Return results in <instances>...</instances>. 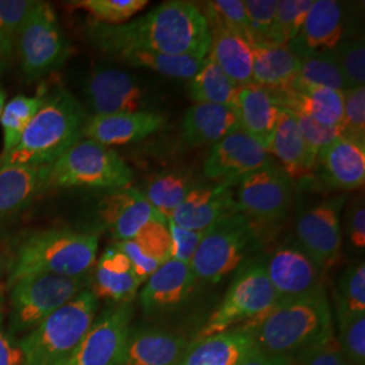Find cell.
Instances as JSON below:
<instances>
[{
    "mask_svg": "<svg viewBox=\"0 0 365 365\" xmlns=\"http://www.w3.org/2000/svg\"><path fill=\"white\" fill-rule=\"evenodd\" d=\"M87 36L95 48L115 57L143 51L206 58L210 49L205 14L194 3L184 0L161 3L123 25L92 22L87 27Z\"/></svg>",
    "mask_w": 365,
    "mask_h": 365,
    "instance_id": "1",
    "label": "cell"
},
{
    "mask_svg": "<svg viewBox=\"0 0 365 365\" xmlns=\"http://www.w3.org/2000/svg\"><path fill=\"white\" fill-rule=\"evenodd\" d=\"M244 327L250 330L259 352L292 360L336 330L327 292L307 299L277 302Z\"/></svg>",
    "mask_w": 365,
    "mask_h": 365,
    "instance_id": "2",
    "label": "cell"
},
{
    "mask_svg": "<svg viewBox=\"0 0 365 365\" xmlns=\"http://www.w3.org/2000/svg\"><path fill=\"white\" fill-rule=\"evenodd\" d=\"M86 122L83 106L66 88L42 93L38 111L13 150L0 155V165H51L81 140Z\"/></svg>",
    "mask_w": 365,
    "mask_h": 365,
    "instance_id": "3",
    "label": "cell"
},
{
    "mask_svg": "<svg viewBox=\"0 0 365 365\" xmlns=\"http://www.w3.org/2000/svg\"><path fill=\"white\" fill-rule=\"evenodd\" d=\"M99 247V235L72 229H48L26 237L14 252L7 286L36 274L88 277Z\"/></svg>",
    "mask_w": 365,
    "mask_h": 365,
    "instance_id": "4",
    "label": "cell"
},
{
    "mask_svg": "<svg viewBox=\"0 0 365 365\" xmlns=\"http://www.w3.org/2000/svg\"><path fill=\"white\" fill-rule=\"evenodd\" d=\"M96 312L98 299L91 289L81 291L19 339L25 365H68L92 327Z\"/></svg>",
    "mask_w": 365,
    "mask_h": 365,
    "instance_id": "5",
    "label": "cell"
},
{
    "mask_svg": "<svg viewBox=\"0 0 365 365\" xmlns=\"http://www.w3.org/2000/svg\"><path fill=\"white\" fill-rule=\"evenodd\" d=\"M259 223L241 211L209 227L190 262L196 280L218 283L238 271L259 242Z\"/></svg>",
    "mask_w": 365,
    "mask_h": 365,
    "instance_id": "6",
    "label": "cell"
},
{
    "mask_svg": "<svg viewBox=\"0 0 365 365\" xmlns=\"http://www.w3.org/2000/svg\"><path fill=\"white\" fill-rule=\"evenodd\" d=\"M133 170L113 148L92 140H80L49 165L51 188H101L129 187Z\"/></svg>",
    "mask_w": 365,
    "mask_h": 365,
    "instance_id": "7",
    "label": "cell"
},
{
    "mask_svg": "<svg viewBox=\"0 0 365 365\" xmlns=\"http://www.w3.org/2000/svg\"><path fill=\"white\" fill-rule=\"evenodd\" d=\"M277 303L264 262L244 264L235 274L220 306L197 331L196 339L244 327L267 313Z\"/></svg>",
    "mask_w": 365,
    "mask_h": 365,
    "instance_id": "8",
    "label": "cell"
},
{
    "mask_svg": "<svg viewBox=\"0 0 365 365\" xmlns=\"http://www.w3.org/2000/svg\"><path fill=\"white\" fill-rule=\"evenodd\" d=\"M88 277L36 274L10 284V333H30L56 310L78 297Z\"/></svg>",
    "mask_w": 365,
    "mask_h": 365,
    "instance_id": "9",
    "label": "cell"
},
{
    "mask_svg": "<svg viewBox=\"0 0 365 365\" xmlns=\"http://www.w3.org/2000/svg\"><path fill=\"white\" fill-rule=\"evenodd\" d=\"M21 72L29 81L64 66L71 48L52 6L37 1L18 38Z\"/></svg>",
    "mask_w": 365,
    "mask_h": 365,
    "instance_id": "10",
    "label": "cell"
},
{
    "mask_svg": "<svg viewBox=\"0 0 365 365\" xmlns=\"http://www.w3.org/2000/svg\"><path fill=\"white\" fill-rule=\"evenodd\" d=\"M235 199L242 214L256 223H274L289 210L295 182L280 165H268L237 182Z\"/></svg>",
    "mask_w": 365,
    "mask_h": 365,
    "instance_id": "11",
    "label": "cell"
},
{
    "mask_svg": "<svg viewBox=\"0 0 365 365\" xmlns=\"http://www.w3.org/2000/svg\"><path fill=\"white\" fill-rule=\"evenodd\" d=\"M83 92L93 115L150 111V92L141 78L115 68H98L84 80Z\"/></svg>",
    "mask_w": 365,
    "mask_h": 365,
    "instance_id": "12",
    "label": "cell"
},
{
    "mask_svg": "<svg viewBox=\"0 0 365 365\" xmlns=\"http://www.w3.org/2000/svg\"><path fill=\"white\" fill-rule=\"evenodd\" d=\"M345 200V194L330 197L300 212L297 220L298 245L324 272L331 268L341 256L342 230L339 215Z\"/></svg>",
    "mask_w": 365,
    "mask_h": 365,
    "instance_id": "13",
    "label": "cell"
},
{
    "mask_svg": "<svg viewBox=\"0 0 365 365\" xmlns=\"http://www.w3.org/2000/svg\"><path fill=\"white\" fill-rule=\"evenodd\" d=\"M134 307L111 303L95 318L68 365H119L130 337Z\"/></svg>",
    "mask_w": 365,
    "mask_h": 365,
    "instance_id": "14",
    "label": "cell"
},
{
    "mask_svg": "<svg viewBox=\"0 0 365 365\" xmlns=\"http://www.w3.org/2000/svg\"><path fill=\"white\" fill-rule=\"evenodd\" d=\"M264 267L277 302L307 299L327 292L324 286L325 272L298 242L279 247L264 262Z\"/></svg>",
    "mask_w": 365,
    "mask_h": 365,
    "instance_id": "15",
    "label": "cell"
},
{
    "mask_svg": "<svg viewBox=\"0 0 365 365\" xmlns=\"http://www.w3.org/2000/svg\"><path fill=\"white\" fill-rule=\"evenodd\" d=\"M272 163L265 146L242 130L212 145L205 160L206 178L217 182L237 184L242 178Z\"/></svg>",
    "mask_w": 365,
    "mask_h": 365,
    "instance_id": "16",
    "label": "cell"
},
{
    "mask_svg": "<svg viewBox=\"0 0 365 365\" xmlns=\"http://www.w3.org/2000/svg\"><path fill=\"white\" fill-rule=\"evenodd\" d=\"M96 214L117 242L131 240L149 222L165 218L152 207L143 191L130 185L108 191L99 200Z\"/></svg>",
    "mask_w": 365,
    "mask_h": 365,
    "instance_id": "17",
    "label": "cell"
},
{
    "mask_svg": "<svg viewBox=\"0 0 365 365\" xmlns=\"http://www.w3.org/2000/svg\"><path fill=\"white\" fill-rule=\"evenodd\" d=\"M232 188L233 184L229 182L192 187L168 220L187 230L206 232L225 217L240 211Z\"/></svg>",
    "mask_w": 365,
    "mask_h": 365,
    "instance_id": "18",
    "label": "cell"
},
{
    "mask_svg": "<svg viewBox=\"0 0 365 365\" xmlns=\"http://www.w3.org/2000/svg\"><path fill=\"white\" fill-rule=\"evenodd\" d=\"M190 264L170 259L145 280L140 292V304L145 314L160 315L180 307L196 284Z\"/></svg>",
    "mask_w": 365,
    "mask_h": 365,
    "instance_id": "19",
    "label": "cell"
},
{
    "mask_svg": "<svg viewBox=\"0 0 365 365\" xmlns=\"http://www.w3.org/2000/svg\"><path fill=\"white\" fill-rule=\"evenodd\" d=\"M165 122V117L155 110L92 115L87 118L83 137L108 148L133 144L163 129Z\"/></svg>",
    "mask_w": 365,
    "mask_h": 365,
    "instance_id": "20",
    "label": "cell"
},
{
    "mask_svg": "<svg viewBox=\"0 0 365 365\" xmlns=\"http://www.w3.org/2000/svg\"><path fill=\"white\" fill-rule=\"evenodd\" d=\"M344 13L339 1L315 0L298 36L288 43V49L300 60L333 51L344 39Z\"/></svg>",
    "mask_w": 365,
    "mask_h": 365,
    "instance_id": "21",
    "label": "cell"
},
{
    "mask_svg": "<svg viewBox=\"0 0 365 365\" xmlns=\"http://www.w3.org/2000/svg\"><path fill=\"white\" fill-rule=\"evenodd\" d=\"M190 344L182 334L170 330L131 329L119 365H180Z\"/></svg>",
    "mask_w": 365,
    "mask_h": 365,
    "instance_id": "22",
    "label": "cell"
},
{
    "mask_svg": "<svg viewBox=\"0 0 365 365\" xmlns=\"http://www.w3.org/2000/svg\"><path fill=\"white\" fill-rule=\"evenodd\" d=\"M269 156H274L280 167L295 182L312 176L318 156L304 141L292 113L280 108L274 134L265 146Z\"/></svg>",
    "mask_w": 365,
    "mask_h": 365,
    "instance_id": "23",
    "label": "cell"
},
{
    "mask_svg": "<svg viewBox=\"0 0 365 365\" xmlns=\"http://www.w3.org/2000/svg\"><path fill=\"white\" fill-rule=\"evenodd\" d=\"M259 353L248 327H240L195 339L180 365H240Z\"/></svg>",
    "mask_w": 365,
    "mask_h": 365,
    "instance_id": "24",
    "label": "cell"
},
{
    "mask_svg": "<svg viewBox=\"0 0 365 365\" xmlns=\"http://www.w3.org/2000/svg\"><path fill=\"white\" fill-rule=\"evenodd\" d=\"M93 267L91 291L96 299L131 303L144 284L128 256L115 244L106 249Z\"/></svg>",
    "mask_w": 365,
    "mask_h": 365,
    "instance_id": "25",
    "label": "cell"
},
{
    "mask_svg": "<svg viewBox=\"0 0 365 365\" xmlns=\"http://www.w3.org/2000/svg\"><path fill=\"white\" fill-rule=\"evenodd\" d=\"M282 108L299 113L331 128H341L344 119V91L294 83L286 90L274 91Z\"/></svg>",
    "mask_w": 365,
    "mask_h": 365,
    "instance_id": "26",
    "label": "cell"
},
{
    "mask_svg": "<svg viewBox=\"0 0 365 365\" xmlns=\"http://www.w3.org/2000/svg\"><path fill=\"white\" fill-rule=\"evenodd\" d=\"M130 260L138 277L145 280L172 259V238L167 218L150 221L131 240L115 242Z\"/></svg>",
    "mask_w": 365,
    "mask_h": 365,
    "instance_id": "27",
    "label": "cell"
},
{
    "mask_svg": "<svg viewBox=\"0 0 365 365\" xmlns=\"http://www.w3.org/2000/svg\"><path fill=\"white\" fill-rule=\"evenodd\" d=\"M325 182L339 190L352 191L365 182V144L339 137L317 160Z\"/></svg>",
    "mask_w": 365,
    "mask_h": 365,
    "instance_id": "28",
    "label": "cell"
},
{
    "mask_svg": "<svg viewBox=\"0 0 365 365\" xmlns=\"http://www.w3.org/2000/svg\"><path fill=\"white\" fill-rule=\"evenodd\" d=\"M49 190V165H0V220Z\"/></svg>",
    "mask_w": 365,
    "mask_h": 365,
    "instance_id": "29",
    "label": "cell"
},
{
    "mask_svg": "<svg viewBox=\"0 0 365 365\" xmlns=\"http://www.w3.org/2000/svg\"><path fill=\"white\" fill-rule=\"evenodd\" d=\"M280 108L274 91L256 84L241 87L235 105L240 130L267 146L274 134Z\"/></svg>",
    "mask_w": 365,
    "mask_h": 365,
    "instance_id": "30",
    "label": "cell"
},
{
    "mask_svg": "<svg viewBox=\"0 0 365 365\" xmlns=\"http://www.w3.org/2000/svg\"><path fill=\"white\" fill-rule=\"evenodd\" d=\"M237 130H240L237 110L230 106L195 103L182 118V138L191 146L217 144Z\"/></svg>",
    "mask_w": 365,
    "mask_h": 365,
    "instance_id": "31",
    "label": "cell"
},
{
    "mask_svg": "<svg viewBox=\"0 0 365 365\" xmlns=\"http://www.w3.org/2000/svg\"><path fill=\"white\" fill-rule=\"evenodd\" d=\"M210 58L238 87L253 84V48L248 41L221 27L209 26Z\"/></svg>",
    "mask_w": 365,
    "mask_h": 365,
    "instance_id": "32",
    "label": "cell"
},
{
    "mask_svg": "<svg viewBox=\"0 0 365 365\" xmlns=\"http://www.w3.org/2000/svg\"><path fill=\"white\" fill-rule=\"evenodd\" d=\"M253 48V84L271 91L292 86L300 71V58L288 46L256 43Z\"/></svg>",
    "mask_w": 365,
    "mask_h": 365,
    "instance_id": "33",
    "label": "cell"
},
{
    "mask_svg": "<svg viewBox=\"0 0 365 365\" xmlns=\"http://www.w3.org/2000/svg\"><path fill=\"white\" fill-rule=\"evenodd\" d=\"M240 88L209 56L195 75L188 80V93L195 103L235 107Z\"/></svg>",
    "mask_w": 365,
    "mask_h": 365,
    "instance_id": "34",
    "label": "cell"
},
{
    "mask_svg": "<svg viewBox=\"0 0 365 365\" xmlns=\"http://www.w3.org/2000/svg\"><path fill=\"white\" fill-rule=\"evenodd\" d=\"M134 68H145L160 75L180 80H190L199 71L206 58L191 56H176L156 52H129L118 57Z\"/></svg>",
    "mask_w": 365,
    "mask_h": 365,
    "instance_id": "35",
    "label": "cell"
},
{
    "mask_svg": "<svg viewBox=\"0 0 365 365\" xmlns=\"http://www.w3.org/2000/svg\"><path fill=\"white\" fill-rule=\"evenodd\" d=\"M190 180L176 172H164L156 175L145 190L144 195L152 207L167 220L182 205L191 190Z\"/></svg>",
    "mask_w": 365,
    "mask_h": 365,
    "instance_id": "36",
    "label": "cell"
},
{
    "mask_svg": "<svg viewBox=\"0 0 365 365\" xmlns=\"http://www.w3.org/2000/svg\"><path fill=\"white\" fill-rule=\"evenodd\" d=\"M42 95L26 96L16 95L6 103L0 115V125L3 128V152L9 153L18 145L30 120L38 111Z\"/></svg>",
    "mask_w": 365,
    "mask_h": 365,
    "instance_id": "37",
    "label": "cell"
},
{
    "mask_svg": "<svg viewBox=\"0 0 365 365\" xmlns=\"http://www.w3.org/2000/svg\"><path fill=\"white\" fill-rule=\"evenodd\" d=\"M312 4L313 0H279L274 24L264 43L287 46L298 36Z\"/></svg>",
    "mask_w": 365,
    "mask_h": 365,
    "instance_id": "38",
    "label": "cell"
},
{
    "mask_svg": "<svg viewBox=\"0 0 365 365\" xmlns=\"http://www.w3.org/2000/svg\"><path fill=\"white\" fill-rule=\"evenodd\" d=\"M295 83L327 87L339 91L348 88L331 51L302 58L299 75Z\"/></svg>",
    "mask_w": 365,
    "mask_h": 365,
    "instance_id": "39",
    "label": "cell"
},
{
    "mask_svg": "<svg viewBox=\"0 0 365 365\" xmlns=\"http://www.w3.org/2000/svg\"><path fill=\"white\" fill-rule=\"evenodd\" d=\"M73 7L92 15L103 25H123L149 4L148 0H78L71 3Z\"/></svg>",
    "mask_w": 365,
    "mask_h": 365,
    "instance_id": "40",
    "label": "cell"
},
{
    "mask_svg": "<svg viewBox=\"0 0 365 365\" xmlns=\"http://www.w3.org/2000/svg\"><path fill=\"white\" fill-rule=\"evenodd\" d=\"M339 348L352 365H365V314H351L336 309Z\"/></svg>",
    "mask_w": 365,
    "mask_h": 365,
    "instance_id": "41",
    "label": "cell"
},
{
    "mask_svg": "<svg viewBox=\"0 0 365 365\" xmlns=\"http://www.w3.org/2000/svg\"><path fill=\"white\" fill-rule=\"evenodd\" d=\"M37 1L0 0V48L9 60Z\"/></svg>",
    "mask_w": 365,
    "mask_h": 365,
    "instance_id": "42",
    "label": "cell"
},
{
    "mask_svg": "<svg viewBox=\"0 0 365 365\" xmlns=\"http://www.w3.org/2000/svg\"><path fill=\"white\" fill-rule=\"evenodd\" d=\"M336 309L351 314H365V265L359 261L345 268L334 292Z\"/></svg>",
    "mask_w": 365,
    "mask_h": 365,
    "instance_id": "43",
    "label": "cell"
},
{
    "mask_svg": "<svg viewBox=\"0 0 365 365\" xmlns=\"http://www.w3.org/2000/svg\"><path fill=\"white\" fill-rule=\"evenodd\" d=\"M209 26L221 27L242 38L249 39L248 18L244 0H214L206 1L202 10Z\"/></svg>",
    "mask_w": 365,
    "mask_h": 365,
    "instance_id": "44",
    "label": "cell"
},
{
    "mask_svg": "<svg viewBox=\"0 0 365 365\" xmlns=\"http://www.w3.org/2000/svg\"><path fill=\"white\" fill-rule=\"evenodd\" d=\"M346 87H361L365 84V46L363 38H344L331 51Z\"/></svg>",
    "mask_w": 365,
    "mask_h": 365,
    "instance_id": "45",
    "label": "cell"
},
{
    "mask_svg": "<svg viewBox=\"0 0 365 365\" xmlns=\"http://www.w3.org/2000/svg\"><path fill=\"white\" fill-rule=\"evenodd\" d=\"M342 137L365 144V87H353L344 91Z\"/></svg>",
    "mask_w": 365,
    "mask_h": 365,
    "instance_id": "46",
    "label": "cell"
},
{
    "mask_svg": "<svg viewBox=\"0 0 365 365\" xmlns=\"http://www.w3.org/2000/svg\"><path fill=\"white\" fill-rule=\"evenodd\" d=\"M277 0H247L245 11L248 18L250 45L267 42L274 24Z\"/></svg>",
    "mask_w": 365,
    "mask_h": 365,
    "instance_id": "47",
    "label": "cell"
},
{
    "mask_svg": "<svg viewBox=\"0 0 365 365\" xmlns=\"http://www.w3.org/2000/svg\"><path fill=\"white\" fill-rule=\"evenodd\" d=\"M297 120V125L299 128L300 134L304 138V141L314 150V153L318 156L325 148L333 144L339 137H342L341 128H331L325 126L312 118L306 117L299 113L291 111Z\"/></svg>",
    "mask_w": 365,
    "mask_h": 365,
    "instance_id": "48",
    "label": "cell"
},
{
    "mask_svg": "<svg viewBox=\"0 0 365 365\" xmlns=\"http://www.w3.org/2000/svg\"><path fill=\"white\" fill-rule=\"evenodd\" d=\"M294 365H352L339 348L336 330L295 360Z\"/></svg>",
    "mask_w": 365,
    "mask_h": 365,
    "instance_id": "49",
    "label": "cell"
},
{
    "mask_svg": "<svg viewBox=\"0 0 365 365\" xmlns=\"http://www.w3.org/2000/svg\"><path fill=\"white\" fill-rule=\"evenodd\" d=\"M172 238V259L190 264L199 247L205 232H192L182 229L168 220Z\"/></svg>",
    "mask_w": 365,
    "mask_h": 365,
    "instance_id": "50",
    "label": "cell"
},
{
    "mask_svg": "<svg viewBox=\"0 0 365 365\" xmlns=\"http://www.w3.org/2000/svg\"><path fill=\"white\" fill-rule=\"evenodd\" d=\"M345 225H346V235L357 250H364L365 248V207L364 197L356 196L348 206L345 214Z\"/></svg>",
    "mask_w": 365,
    "mask_h": 365,
    "instance_id": "51",
    "label": "cell"
},
{
    "mask_svg": "<svg viewBox=\"0 0 365 365\" xmlns=\"http://www.w3.org/2000/svg\"><path fill=\"white\" fill-rule=\"evenodd\" d=\"M0 365H25L24 351L19 339L0 329Z\"/></svg>",
    "mask_w": 365,
    "mask_h": 365,
    "instance_id": "52",
    "label": "cell"
},
{
    "mask_svg": "<svg viewBox=\"0 0 365 365\" xmlns=\"http://www.w3.org/2000/svg\"><path fill=\"white\" fill-rule=\"evenodd\" d=\"M295 360L288 357H277V356H267L264 353H256L248 360L240 365H294Z\"/></svg>",
    "mask_w": 365,
    "mask_h": 365,
    "instance_id": "53",
    "label": "cell"
},
{
    "mask_svg": "<svg viewBox=\"0 0 365 365\" xmlns=\"http://www.w3.org/2000/svg\"><path fill=\"white\" fill-rule=\"evenodd\" d=\"M11 257H13V255H10L6 249H3L0 247V280H1L6 274H9L10 265H11Z\"/></svg>",
    "mask_w": 365,
    "mask_h": 365,
    "instance_id": "54",
    "label": "cell"
},
{
    "mask_svg": "<svg viewBox=\"0 0 365 365\" xmlns=\"http://www.w3.org/2000/svg\"><path fill=\"white\" fill-rule=\"evenodd\" d=\"M4 315H6V300H4V289L0 286V329L3 327V321H4Z\"/></svg>",
    "mask_w": 365,
    "mask_h": 365,
    "instance_id": "55",
    "label": "cell"
},
{
    "mask_svg": "<svg viewBox=\"0 0 365 365\" xmlns=\"http://www.w3.org/2000/svg\"><path fill=\"white\" fill-rule=\"evenodd\" d=\"M7 58H6V56H4V53L1 51V48H0V73L3 72V69H4V66L7 64Z\"/></svg>",
    "mask_w": 365,
    "mask_h": 365,
    "instance_id": "56",
    "label": "cell"
},
{
    "mask_svg": "<svg viewBox=\"0 0 365 365\" xmlns=\"http://www.w3.org/2000/svg\"><path fill=\"white\" fill-rule=\"evenodd\" d=\"M4 106H6V93H4L3 90H0V115H1V113H3Z\"/></svg>",
    "mask_w": 365,
    "mask_h": 365,
    "instance_id": "57",
    "label": "cell"
}]
</instances>
